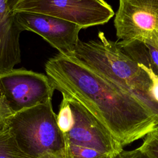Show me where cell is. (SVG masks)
<instances>
[{"mask_svg":"<svg viewBox=\"0 0 158 158\" xmlns=\"http://www.w3.org/2000/svg\"><path fill=\"white\" fill-rule=\"evenodd\" d=\"M62 95L57 121L64 136L66 158L117 157L123 147L112 134L81 104Z\"/></svg>","mask_w":158,"mask_h":158,"instance_id":"cell-3","label":"cell"},{"mask_svg":"<svg viewBox=\"0 0 158 158\" xmlns=\"http://www.w3.org/2000/svg\"><path fill=\"white\" fill-rule=\"evenodd\" d=\"M8 7L13 10V9L14 6L17 4V3L20 1V0H5Z\"/></svg>","mask_w":158,"mask_h":158,"instance_id":"cell-16","label":"cell"},{"mask_svg":"<svg viewBox=\"0 0 158 158\" xmlns=\"http://www.w3.org/2000/svg\"><path fill=\"white\" fill-rule=\"evenodd\" d=\"M23 31H30L41 36L59 53L67 56L75 48L82 28L70 22L52 16L27 12L15 13Z\"/></svg>","mask_w":158,"mask_h":158,"instance_id":"cell-8","label":"cell"},{"mask_svg":"<svg viewBox=\"0 0 158 158\" xmlns=\"http://www.w3.org/2000/svg\"><path fill=\"white\" fill-rule=\"evenodd\" d=\"M115 158H146V156L136 148L135 149L126 151L123 150Z\"/></svg>","mask_w":158,"mask_h":158,"instance_id":"cell-15","label":"cell"},{"mask_svg":"<svg viewBox=\"0 0 158 158\" xmlns=\"http://www.w3.org/2000/svg\"><path fill=\"white\" fill-rule=\"evenodd\" d=\"M14 115L0 90V131L9 127V121Z\"/></svg>","mask_w":158,"mask_h":158,"instance_id":"cell-13","label":"cell"},{"mask_svg":"<svg viewBox=\"0 0 158 158\" xmlns=\"http://www.w3.org/2000/svg\"><path fill=\"white\" fill-rule=\"evenodd\" d=\"M0 158H31L19 148L9 127L0 131Z\"/></svg>","mask_w":158,"mask_h":158,"instance_id":"cell-11","label":"cell"},{"mask_svg":"<svg viewBox=\"0 0 158 158\" xmlns=\"http://www.w3.org/2000/svg\"><path fill=\"white\" fill-rule=\"evenodd\" d=\"M144 138L138 149L146 158H158V127Z\"/></svg>","mask_w":158,"mask_h":158,"instance_id":"cell-12","label":"cell"},{"mask_svg":"<svg viewBox=\"0 0 158 158\" xmlns=\"http://www.w3.org/2000/svg\"><path fill=\"white\" fill-rule=\"evenodd\" d=\"M120 49L138 64L151 69L158 76V49L137 40L118 41Z\"/></svg>","mask_w":158,"mask_h":158,"instance_id":"cell-10","label":"cell"},{"mask_svg":"<svg viewBox=\"0 0 158 158\" xmlns=\"http://www.w3.org/2000/svg\"><path fill=\"white\" fill-rule=\"evenodd\" d=\"M0 90L15 114L52 100L55 89L46 75L20 68L0 72Z\"/></svg>","mask_w":158,"mask_h":158,"instance_id":"cell-6","label":"cell"},{"mask_svg":"<svg viewBox=\"0 0 158 158\" xmlns=\"http://www.w3.org/2000/svg\"><path fill=\"white\" fill-rule=\"evenodd\" d=\"M139 64L148 73L151 80L152 85L150 88V94L154 101L158 104V76L151 69L143 66L140 64Z\"/></svg>","mask_w":158,"mask_h":158,"instance_id":"cell-14","label":"cell"},{"mask_svg":"<svg viewBox=\"0 0 158 158\" xmlns=\"http://www.w3.org/2000/svg\"><path fill=\"white\" fill-rule=\"evenodd\" d=\"M9 128L21 150L31 158H66L52 100L14 114Z\"/></svg>","mask_w":158,"mask_h":158,"instance_id":"cell-4","label":"cell"},{"mask_svg":"<svg viewBox=\"0 0 158 158\" xmlns=\"http://www.w3.org/2000/svg\"><path fill=\"white\" fill-rule=\"evenodd\" d=\"M13 12L48 15L74 23L82 28L106 23L114 15L112 8L104 0H20Z\"/></svg>","mask_w":158,"mask_h":158,"instance_id":"cell-5","label":"cell"},{"mask_svg":"<svg viewBox=\"0 0 158 158\" xmlns=\"http://www.w3.org/2000/svg\"><path fill=\"white\" fill-rule=\"evenodd\" d=\"M23 31L15 13L0 0V72L14 69L21 62L19 39Z\"/></svg>","mask_w":158,"mask_h":158,"instance_id":"cell-9","label":"cell"},{"mask_svg":"<svg viewBox=\"0 0 158 158\" xmlns=\"http://www.w3.org/2000/svg\"><path fill=\"white\" fill-rule=\"evenodd\" d=\"M114 27L118 41L137 40L158 49V0H119Z\"/></svg>","mask_w":158,"mask_h":158,"instance_id":"cell-7","label":"cell"},{"mask_svg":"<svg viewBox=\"0 0 158 158\" xmlns=\"http://www.w3.org/2000/svg\"><path fill=\"white\" fill-rule=\"evenodd\" d=\"M98 37L88 41L79 40L67 56L131 94L158 122V104L150 94L152 82L148 73L103 32L99 31Z\"/></svg>","mask_w":158,"mask_h":158,"instance_id":"cell-2","label":"cell"},{"mask_svg":"<svg viewBox=\"0 0 158 158\" xmlns=\"http://www.w3.org/2000/svg\"><path fill=\"white\" fill-rule=\"evenodd\" d=\"M44 70L55 89L81 104L123 147L158 127L137 99L72 57L58 53L46 62Z\"/></svg>","mask_w":158,"mask_h":158,"instance_id":"cell-1","label":"cell"}]
</instances>
